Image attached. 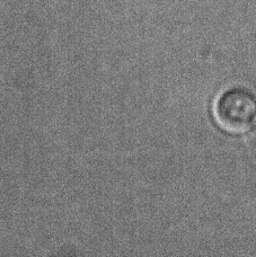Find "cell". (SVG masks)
I'll use <instances>...</instances> for the list:
<instances>
[{"label": "cell", "instance_id": "cell-1", "mask_svg": "<svg viewBox=\"0 0 256 257\" xmlns=\"http://www.w3.org/2000/svg\"><path fill=\"white\" fill-rule=\"evenodd\" d=\"M256 116V98L243 88H231L213 105V118L222 131L239 135L248 130Z\"/></svg>", "mask_w": 256, "mask_h": 257}, {"label": "cell", "instance_id": "cell-2", "mask_svg": "<svg viewBox=\"0 0 256 257\" xmlns=\"http://www.w3.org/2000/svg\"><path fill=\"white\" fill-rule=\"evenodd\" d=\"M249 144H250V147H252L253 151L256 154V116H255V118H254L252 125H250V130H249Z\"/></svg>", "mask_w": 256, "mask_h": 257}]
</instances>
